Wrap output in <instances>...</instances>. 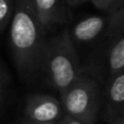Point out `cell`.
I'll list each match as a JSON object with an SVG mask.
<instances>
[{
  "label": "cell",
  "instance_id": "1",
  "mask_svg": "<svg viewBox=\"0 0 124 124\" xmlns=\"http://www.w3.org/2000/svg\"><path fill=\"white\" fill-rule=\"evenodd\" d=\"M46 34L33 0H14L10 22V47L15 68L25 81L32 82L38 76Z\"/></svg>",
  "mask_w": 124,
  "mask_h": 124
},
{
  "label": "cell",
  "instance_id": "2",
  "mask_svg": "<svg viewBox=\"0 0 124 124\" xmlns=\"http://www.w3.org/2000/svg\"><path fill=\"white\" fill-rule=\"evenodd\" d=\"M83 74L74 41L68 30L46 38L39 61V72L51 88L62 93Z\"/></svg>",
  "mask_w": 124,
  "mask_h": 124
},
{
  "label": "cell",
  "instance_id": "3",
  "mask_svg": "<svg viewBox=\"0 0 124 124\" xmlns=\"http://www.w3.org/2000/svg\"><path fill=\"white\" fill-rule=\"evenodd\" d=\"M65 116L84 124H95L100 108V88L95 78L82 74L70 87L60 93Z\"/></svg>",
  "mask_w": 124,
  "mask_h": 124
},
{
  "label": "cell",
  "instance_id": "4",
  "mask_svg": "<svg viewBox=\"0 0 124 124\" xmlns=\"http://www.w3.org/2000/svg\"><path fill=\"white\" fill-rule=\"evenodd\" d=\"M103 36L100 56L109 78L124 70V7L112 13L111 22Z\"/></svg>",
  "mask_w": 124,
  "mask_h": 124
},
{
  "label": "cell",
  "instance_id": "5",
  "mask_svg": "<svg viewBox=\"0 0 124 124\" xmlns=\"http://www.w3.org/2000/svg\"><path fill=\"white\" fill-rule=\"evenodd\" d=\"M63 116L60 100L51 95L32 94L25 100L23 121L32 123L59 122Z\"/></svg>",
  "mask_w": 124,
  "mask_h": 124
},
{
  "label": "cell",
  "instance_id": "6",
  "mask_svg": "<svg viewBox=\"0 0 124 124\" xmlns=\"http://www.w3.org/2000/svg\"><path fill=\"white\" fill-rule=\"evenodd\" d=\"M112 19V13L107 15H92L79 21L69 31L71 38L76 43H90L106 32Z\"/></svg>",
  "mask_w": 124,
  "mask_h": 124
},
{
  "label": "cell",
  "instance_id": "7",
  "mask_svg": "<svg viewBox=\"0 0 124 124\" xmlns=\"http://www.w3.org/2000/svg\"><path fill=\"white\" fill-rule=\"evenodd\" d=\"M106 90L105 116L108 122L124 116V70L110 76Z\"/></svg>",
  "mask_w": 124,
  "mask_h": 124
},
{
  "label": "cell",
  "instance_id": "8",
  "mask_svg": "<svg viewBox=\"0 0 124 124\" xmlns=\"http://www.w3.org/2000/svg\"><path fill=\"white\" fill-rule=\"evenodd\" d=\"M33 3L46 32L65 22L66 15L62 0H33Z\"/></svg>",
  "mask_w": 124,
  "mask_h": 124
},
{
  "label": "cell",
  "instance_id": "9",
  "mask_svg": "<svg viewBox=\"0 0 124 124\" xmlns=\"http://www.w3.org/2000/svg\"><path fill=\"white\" fill-rule=\"evenodd\" d=\"M14 0H0V33H2L12 19Z\"/></svg>",
  "mask_w": 124,
  "mask_h": 124
},
{
  "label": "cell",
  "instance_id": "10",
  "mask_svg": "<svg viewBox=\"0 0 124 124\" xmlns=\"http://www.w3.org/2000/svg\"><path fill=\"white\" fill-rule=\"evenodd\" d=\"M106 13H113L124 7V0H85Z\"/></svg>",
  "mask_w": 124,
  "mask_h": 124
},
{
  "label": "cell",
  "instance_id": "11",
  "mask_svg": "<svg viewBox=\"0 0 124 124\" xmlns=\"http://www.w3.org/2000/svg\"><path fill=\"white\" fill-rule=\"evenodd\" d=\"M7 82H8V77H7L6 71L2 68V64L0 62V106L2 103L4 97V92H6V87H7Z\"/></svg>",
  "mask_w": 124,
  "mask_h": 124
},
{
  "label": "cell",
  "instance_id": "12",
  "mask_svg": "<svg viewBox=\"0 0 124 124\" xmlns=\"http://www.w3.org/2000/svg\"><path fill=\"white\" fill-rule=\"evenodd\" d=\"M59 124H84V123H82V122H79V121H77V120H75V119L64 114L61 118V120L59 121Z\"/></svg>",
  "mask_w": 124,
  "mask_h": 124
},
{
  "label": "cell",
  "instance_id": "13",
  "mask_svg": "<svg viewBox=\"0 0 124 124\" xmlns=\"http://www.w3.org/2000/svg\"><path fill=\"white\" fill-rule=\"evenodd\" d=\"M65 2L71 7H76L81 3H84L85 0H65Z\"/></svg>",
  "mask_w": 124,
  "mask_h": 124
},
{
  "label": "cell",
  "instance_id": "14",
  "mask_svg": "<svg viewBox=\"0 0 124 124\" xmlns=\"http://www.w3.org/2000/svg\"><path fill=\"white\" fill-rule=\"evenodd\" d=\"M110 124H124V116H121V118H118L116 120L111 121Z\"/></svg>",
  "mask_w": 124,
  "mask_h": 124
},
{
  "label": "cell",
  "instance_id": "15",
  "mask_svg": "<svg viewBox=\"0 0 124 124\" xmlns=\"http://www.w3.org/2000/svg\"><path fill=\"white\" fill-rule=\"evenodd\" d=\"M21 124H59V122H49V123H32L27 121H22Z\"/></svg>",
  "mask_w": 124,
  "mask_h": 124
}]
</instances>
